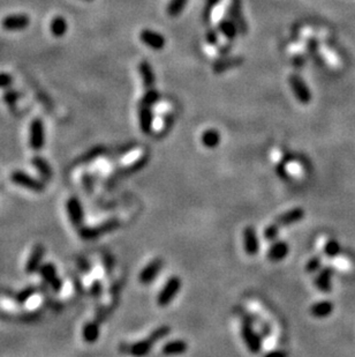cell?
Segmentation results:
<instances>
[{
	"instance_id": "83f0119b",
	"label": "cell",
	"mask_w": 355,
	"mask_h": 357,
	"mask_svg": "<svg viewBox=\"0 0 355 357\" xmlns=\"http://www.w3.org/2000/svg\"><path fill=\"white\" fill-rule=\"evenodd\" d=\"M160 99V93L154 88H150V89L147 90V93L143 95V97L140 101L139 105L142 106H149V108H153V106L156 104Z\"/></svg>"
},
{
	"instance_id": "52a82bcc",
	"label": "cell",
	"mask_w": 355,
	"mask_h": 357,
	"mask_svg": "<svg viewBox=\"0 0 355 357\" xmlns=\"http://www.w3.org/2000/svg\"><path fill=\"white\" fill-rule=\"evenodd\" d=\"M66 212H67L68 219L74 227L80 229L82 227L84 221V212L83 206L81 204L80 199L76 197L69 198L66 201Z\"/></svg>"
},
{
	"instance_id": "d6a6232c",
	"label": "cell",
	"mask_w": 355,
	"mask_h": 357,
	"mask_svg": "<svg viewBox=\"0 0 355 357\" xmlns=\"http://www.w3.org/2000/svg\"><path fill=\"white\" fill-rule=\"evenodd\" d=\"M35 293H36V289L34 288V287H28V288L22 290L21 293H18V295L16 296V300L20 304H23V303H25V302H28L29 300H30L31 296L34 295Z\"/></svg>"
},
{
	"instance_id": "8992f818",
	"label": "cell",
	"mask_w": 355,
	"mask_h": 357,
	"mask_svg": "<svg viewBox=\"0 0 355 357\" xmlns=\"http://www.w3.org/2000/svg\"><path fill=\"white\" fill-rule=\"evenodd\" d=\"M29 145L35 152H39L45 145V128L42 119L35 118L29 126Z\"/></svg>"
},
{
	"instance_id": "277c9868",
	"label": "cell",
	"mask_w": 355,
	"mask_h": 357,
	"mask_svg": "<svg viewBox=\"0 0 355 357\" xmlns=\"http://www.w3.org/2000/svg\"><path fill=\"white\" fill-rule=\"evenodd\" d=\"M29 25H30V17L24 13L9 14L0 21V27L2 30L8 32L23 31L29 28Z\"/></svg>"
},
{
	"instance_id": "cb8c5ba5",
	"label": "cell",
	"mask_w": 355,
	"mask_h": 357,
	"mask_svg": "<svg viewBox=\"0 0 355 357\" xmlns=\"http://www.w3.org/2000/svg\"><path fill=\"white\" fill-rule=\"evenodd\" d=\"M99 337V325L96 322L88 323L82 330V338L87 344H95Z\"/></svg>"
},
{
	"instance_id": "f35d334b",
	"label": "cell",
	"mask_w": 355,
	"mask_h": 357,
	"mask_svg": "<svg viewBox=\"0 0 355 357\" xmlns=\"http://www.w3.org/2000/svg\"><path fill=\"white\" fill-rule=\"evenodd\" d=\"M83 1H92V0H83Z\"/></svg>"
},
{
	"instance_id": "e0dca14e",
	"label": "cell",
	"mask_w": 355,
	"mask_h": 357,
	"mask_svg": "<svg viewBox=\"0 0 355 357\" xmlns=\"http://www.w3.org/2000/svg\"><path fill=\"white\" fill-rule=\"evenodd\" d=\"M288 252H290V246L287 243L284 241H277L269 248L266 257L272 263H278L286 258Z\"/></svg>"
},
{
	"instance_id": "4316f807",
	"label": "cell",
	"mask_w": 355,
	"mask_h": 357,
	"mask_svg": "<svg viewBox=\"0 0 355 357\" xmlns=\"http://www.w3.org/2000/svg\"><path fill=\"white\" fill-rule=\"evenodd\" d=\"M324 255L328 257V258H336V257L339 256V253L342 252V246H340L339 242L336 241V239H329V241L325 243L324 245Z\"/></svg>"
},
{
	"instance_id": "7a4b0ae2",
	"label": "cell",
	"mask_w": 355,
	"mask_h": 357,
	"mask_svg": "<svg viewBox=\"0 0 355 357\" xmlns=\"http://www.w3.org/2000/svg\"><path fill=\"white\" fill-rule=\"evenodd\" d=\"M241 337L245 341L247 348L253 354H258L262 349V339L254 330L253 323L249 319H243L241 323Z\"/></svg>"
},
{
	"instance_id": "9c48e42d",
	"label": "cell",
	"mask_w": 355,
	"mask_h": 357,
	"mask_svg": "<svg viewBox=\"0 0 355 357\" xmlns=\"http://www.w3.org/2000/svg\"><path fill=\"white\" fill-rule=\"evenodd\" d=\"M39 275L51 287V289L55 293H59L62 289V280L57 275V268L53 264L46 263L39 267Z\"/></svg>"
},
{
	"instance_id": "f546056e",
	"label": "cell",
	"mask_w": 355,
	"mask_h": 357,
	"mask_svg": "<svg viewBox=\"0 0 355 357\" xmlns=\"http://www.w3.org/2000/svg\"><path fill=\"white\" fill-rule=\"evenodd\" d=\"M187 0H171V2L169 3L168 13L171 16H177L178 14L181 13V10L183 9L184 5H186Z\"/></svg>"
},
{
	"instance_id": "d6986e66",
	"label": "cell",
	"mask_w": 355,
	"mask_h": 357,
	"mask_svg": "<svg viewBox=\"0 0 355 357\" xmlns=\"http://www.w3.org/2000/svg\"><path fill=\"white\" fill-rule=\"evenodd\" d=\"M49 28H50L51 35H52L53 37L62 38L65 37L66 34H67L69 27H68L67 20H66L64 16L57 15L51 20Z\"/></svg>"
},
{
	"instance_id": "2e32d148",
	"label": "cell",
	"mask_w": 355,
	"mask_h": 357,
	"mask_svg": "<svg viewBox=\"0 0 355 357\" xmlns=\"http://www.w3.org/2000/svg\"><path fill=\"white\" fill-rule=\"evenodd\" d=\"M45 250H44L43 245H36L32 251L30 253V257H29L27 260V264H25V273L27 274H34L35 272H38L39 267L42 266V260L43 256Z\"/></svg>"
},
{
	"instance_id": "f1b7e54d",
	"label": "cell",
	"mask_w": 355,
	"mask_h": 357,
	"mask_svg": "<svg viewBox=\"0 0 355 357\" xmlns=\"http://www.w3.org/2000/svg\"><path fill=\"white\" fill-rule=\"evenodd\" d=\"M219 30L225 37L228 39L235 38L236 36V24L231 21H221L219 23Z\"/></svg>"
},
{
	"instance_id": "3957f363",
	"label": "cell",
	"mask_w": 355,
	"mask_h": 357,
	"mask_svg": "<svg viewBox=\"0 0 355 357\" xmlns=\"http://www.w3.org/2000/svg\"><path fill=\"white\" fill-rule=\"evenodd\" d=\"M119 227V221L113 219L109 220L106 222H103L101 224L96 227H81L79 229L80 236L83 239H87V241H90V239H95L103 236V235L109 234L111 231L116 230L117 228Z\"/></svg>"
},
{
	"instance_id": "836d02e7",
	"label": "cell",
	"mask_w": 355,
	"mask_h": 357,
	"mask_svg": "<svg viewBox=\"0 0 355 357\" xmlns=\"http://www.w3.org/2000/svg\"><path fill=\"white\" fill-rule=\"evenodd\" d=\"M14 82L13 76L7 72L0 73V89H9Z\"/></svg>"
},
{
	"instance_id": "30bf717a",
	"label": "cell",
	"mask_w": 355,
	"mask_h": 357,
	"mask_svg": "<svg viewBox=\"0 0 355 357\" xmlns=\"http://www.w3.org/2000/svg\"><path fill=\"white\" fill-rule=\"evenodd\" d=\"M290 84L293 90L295 97L301 104H309L312 102V93H310L308 86H307L305 81L302 80L301 76L299 75H291L290 76Z\"/></svg>"
},
{
	"instance_id": "ffe728a7",
	"label": "cell",
	"mask_w": 355,
	"mask_h": 357,
	"mask_svg": "<svg viewBox=\"0 0 355 357\" xmlns=\"http://www.w3.org/2000/svg\"><path fill=\"white\" fill-rule=\"evenodd\" d=\"M310 315L315 318L329 317L334 312V304L330 301H320L310 307Z\"/></svg>"
},
{
	"instance_id": "9a60e30c",
	"label": "cell",
	"mask_w": 355,
	"mask_h": 357,
	"mask_svg": "<svg viewBox=\"0 0 355 357\" xmlns=\"http://www.w3.org/2000/svg\"><path fill=\"white\" fill-rule=\"evenodd\" d=\"M335 271L332 267H324L317 272V275L315 280H314V285L317 289L322 293H330L332 285H331V279L334 277Z\"/></svg>"
},
{
	"instance_id": "484cf974",
	"label": "cell",
	"mask_w": 355,
	"mask_h": 357,
	"mask_svg": "<svg viewBox=\"0 0 355 357\" xmlns=\"http://www.w3.org/2000/svg\"><path fill=\"white\" fill-rule=\"evenodd\" d=\"M31 164L34 165L35 169L39 172V175L42 176L44 179H49L52 176V170L49 163L40 156H34L31 160Z\"/></svg>"
},
{
	"instance_id": "ba28073f",
	"label": "cell",
	"mask_w": 355,
	"mask_h": 357,
	"mask_svg": "<svg viewBox=\"0 0 355 357\" xmlns=\"http://www.w3.org/2000/svg\"><path fill=\"white\" fill-rule=\"evenodd\" d=\"M10 180L12 183L18 185L21 187H24V189L35 191V192H43L44 190V184L40 180H37L36 178L31 177L30 175L25 174L23 171H14L10 175Z\"/></svg>"
},
{
	"instance_id": "44dd1931",
	"label": "cell",
	"mask_w": 355,
	"mask_h": 357,
	"mask_svg": "<svg viewBox=\"0 0 355 357\" xmlns=\"http://www.w3.org/2000/svg\"><path fill=\"white\" fill-rule=\"evenodd\" d=\"M220 133L218 130H214V128H209V130H205L202 133L201 141L202 145L208 149H213L217 148L220 143Z\"/></svg>"
},
{
	"instance_id": "7c38bea8",
	"label": "cell",
	"mask_w": 355,
	"mask_h": 357,
	"mask_svg": "<svg viewBox=\"0 0 355 357\" xmlns=\"http://www.w3.org/2000/svg\"><path fill=\"white\" fill-rule=\"evenodd\" d=\"M303 218H305V211H303L301 207H295L283 213L282 215H279L278 218L276 219L275 222H273V224L278 227L279 229H282L283 227H287L291 226V224L300 222Z\"/></svg>"
},
{
	"instance_id": "5bb4252c",
	"label": "cell",
	"mask_w": 355,
	"mask_h": 357,
	"mask_svg": "<svg viewBox=\"0 0 355 357\" xmlns=\"http://www.w3.org/2000/svg\"><path fill=\"white\" fill-rule=\"evenodd\" d=\"M140 39L142 40L143 44H146L147 46L154 50L164 49L166 44L164 36L154 30H150V29H144V30L140 32Z\"/></svg>"
},
{
	"instance_id": "8d00e7d4",
	"label": "cell",
	"mask_w": 355,
	"mask_h": 357,
	"mask_svg": "<svg viewBox=\"0 0 355 357\" xmlns=\"http://www.w3.org/2000/svg\"><path fill=\"white\" fill-rule=\"evenodd\" d=\"M90 293H91V295L94 296V297H99L102 295V293H103V286H102V283L101 281H94V283L91 285V288H90Z\"/></svg>"
},
{
	"instance_id": "8fae6325",
	"label": "cell",
	"mask_w": 355,
	"mask_h": 357,
	"mask_svg": "<svg viewBox=\"0 0 355 357\" xmlns=\"http://www.w3.org/2000/svg\"><path fill=\"white\" fill-rule=\"evenodd\" d=\"M163 265H164V261L160 258L150 261V263L141 271V273H140L139 275L140 282L146 286L150 285L151 282H154L155 279L158 277V274H160V272L162 271Z\"/></svg>"
},
{
	"instance_id": "d590c367",
	"label": "cell",
	"mask_w": 355,
	"mask_h": 357,
	"mask_svg": "<svg viewBox=\"0 0 355 357\" xmlns=\"http://www.w3.org/2000/svg\"><path fill=\"white\" fill-rule=\"evenodd\" d=\"M219 1H220V0H208V1H206L205 9H204V19L206 21H209L210 16H211V14H212L213 8H214V7H217L218 2H219Z\"/></svg>"
},
{
	"instance_id": "ac0fdd59",
	"label": "cell",
	"mask_w": 355,
	"mask_h": 357,
	"mask_svg": "<svg viewBox=\"0 0 355 357\" xmlns=\"http://www.w3.org/2000/svg\"><path fill=\"white\" fill-rule=\"evenodd\" d=\"M154 115L153 110L149 106L139 105V124L140 128L144 134H150L153 131Z\"/></svg>"
},
{
	"instance_id": "603a6c76",
	"label": "cell",
	"mask_w": 355,
	"mask_h": 357,
	"mask_svg": "<svg viewBox=\"0 0 355 357\" xmlns=\"http://www.w3.org/2000/svg\"><path fill=\"white\" fill-rule=\"evenodd\" d=\"M187 344L183 340H173L165 344L162 348L164 355H180L187 352Z\"/></svg>"
},
{
	"instance_id": "74e56055",
	"label": "cell",
	"mask_w": 355,
	"mask_h": 357,
	"mask_svg": "<svg viewBox=\"0 0 355 357\" xmlns=\"http://www.w3.org/2000/svg\"><path fill=\"white\" fill-rule=\"evenodd\" d=\"M206 40H208L209 44H212V45H216L218 42V36L217 32L214 30H209L208 34H206Z\"/></svg>"
},
{
	"instance_id": "4dcf8cb0",
	"label": "cell",
	"mask_w": 355,
	"mask_h": 357,
	"mask_svg": "<svg viewBox=\"0 0 355 357\" xmlns=\"http://www.w3.org/2000/svg\"><path fill=\"white\" fill-rule=\"evenodd\" d=\"M322 267V257L321 256H315L313 258H310L308 260V263L306 264V272L309 274L317 273L321 270Z\"/></svg>"
},
{
	"instance_id": "5b68a950",
	"label": "cell",
	"mask_w": 355,
	"mask_h": 357,
	"mask_svg": "<svg viewBox=\"0 0 355 357\" xmlns=\"http://www.w3.org/2000/svg\"><path fill=\"white\" fill-rule=\"evenodd\" d=\"M180 289H181L180 278L171 277L168 281H166L164 287H163L160 294H158L157 304L162 308L168 307V305L173 301V298L178 295V293L180 292Z\"/></svg>"
},
{
	"instance_id": "7402d4cb",
	"label": "cell",
	"mask_w": 355,
	"mask_h": 357,
	"mask_svg": "<svg viewBox=\"0 0 355 357\" xmlns=\"http://www.w3.org/2000/svg\"><path fill=\"white\" fill-rule=\"evenodd\" d=\"M139 71L140 74L142 76L143 84L147 89H150V88L155 87V83H156V76H155V73L153 71V67L148 61H142L139 66Z\"/></svg>"
},
{
	"instance_id": "1f68e13d",
	"label": "cell",
	"mask_w": 355,
	"mask_h": 357,
	"mask_svg": "<svg viewBox=\"0 0 355 357\" xmlns=\"http://www.w3.org/2000/svg\"><path fill=\"white\" fill-rule=\"evenodd\" d=\"M279 231H280L279 228L275 226L273 223H271L269 224V226H266V228L264 229V237L266 241L273 242L277 237H278Z\"/></svg>"
},
{
	"instance_id": "6da1fadb",
	"label": "cell",
	"mask_w": 355,
	"mask_h": 357,
	"mask_svg": "<svg viewBox=\"0 0 355 357\" xmlns=\"http://www.w3.org/2000/svg\"><path fill=\"white\" fill-rule=\"evenodd\" d=\"M171 330H170L169 326H161L154 331L153 333L148 337L146 340L139 341L136 344L131 346V353L134 356H144L147 354H149L151 352V349L155 345L157 344L158 341L162 340L163 338H165L166 336H169Z\"/></svg>"
},
{
	"instance_id": "4fadbf2b",
	"label": "cell",
	"mask_w": 355,
	"mask_h": 357,
	"mask_svg": "<svg viewBox=\"0 0 355 357\" xmlns=\"http://www.w3.org/2000/svg\"><path fill=\"white\" fill-rule=\"evenodd\" d=\"M243 236V248L248 256L257 255L258 250H260V243H258L257 233L254 227H246L242 233Z\"/></svg>"
},
{
	"instance_id": "e575fe53",
	"label": "cell",
	"mask_w": 355,
	"mask_h": 357,
	"mask_svg": "<svg viewBox=\"0 0 355 357\" xmlns=\"http://www.w3.org/2000/svg\"><path fill=\"white\" fill-rule=\"evenodd\" d=\"M2 99L5 101L6 104H8V105L15 104V102L18 99V94L16 93V91H14V90L7 89L6 93L3 94Z\"/></svg>"
},
{
	"instance_id": "d4e9b609",
	"label": "cell",
	"mask_w": 355,
	"mask_h": 357,
	"mask_svg": "<svg viewBox=\"0 0 355 357\" xmlns=\"http://www.w3.org/2000/svg\"><path fill=\"white\" fill-rule=\"evenodd\" d=\"M242 62H243L242 58H239V57L228 58V59L216 62V64L213 65V72L217 73V74H219V73H223L230 68L238 67V66L242 65Z\"/></svg>"
}]
</instances>
